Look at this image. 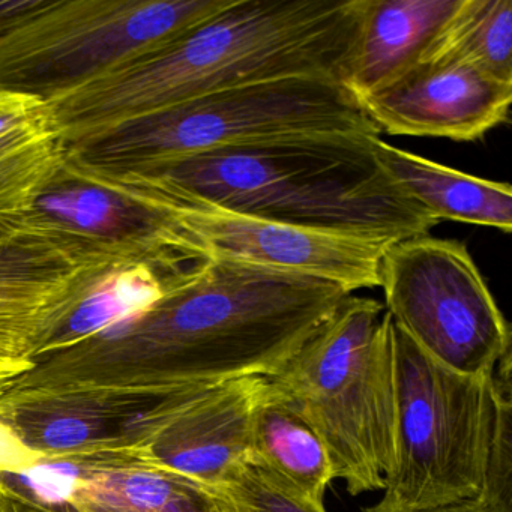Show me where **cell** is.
Wrapping results in <instances>:
<instances>
[{"instance_id":"2","label":"cell","mask_w":512,"mask_h":512,"mask_svg":"<svg viewBox=\"0 0 512 512\" xmlns=\"http://www.w3.org/2000/svg\"><path fill=\"white\" fill-rule=\"evenodd\" d=\"M361 0H232L199 28L47 103L65 145L212 92L289 77L343 83Z\"/></svg>"},{"instance_id":"1","label":"cell","mask_w":512,"mask_h":512,"mask_svg":"<svg viewBox=\"0 0 512 512\" xmlns=\"http://www.w3.org/2000/svg\"><path fill=\"white\" fill-rule=\"evenodd\" d=\"M352 293L229 260L176 274L154 304L46 353L53 395H161L278 373Z\"/></svg>"},{"instance_id":"18","label":"cell","mask_w":512,"mask_h":512,"mask_svg":"<svg viewBox=\"0 0 512 512\" xmlns=\"http://www.w3.org/2000/svg\"><path fill=\"white\" fill-rule=\"evenodd\" d=\"M64 157V142L50 116L0 136V251L14 244Z\"/></svg>"},{"instance_id":"22","label":"cell","mask_w":512,"mask_h":512,"mask_svg":"<svg viewBox=\"0 0 512 512\" xmlns=\"http://www.w3.org/2000/svg\"><path fill=\"white\" fill-rule=\"evenodd\" d=\"M229 512H326L323 503L301 496L259 464H245L218 488Z\"/></svg>"},{"instance_id":"14","label":"cell","mask_w":512,"mask_h":512,"mask_svg":"<svg viewBox=\"0 0 512 512\" xmlns=\"http://www.w3.org/2000/svg\"><path fill=\"white\" fill-rule=\"evenodd\" d=\"M460 0H361L358 38L343 85L356 100L418 67Z\"/></svg>"},{"instance_id":"19","label":"cell","mask_w":512,"mask_h":512,"mask_svg":"<svg viewBox=\"0 0 512 512\" xmlns=\"http://www.w3.org/2000/svg\"><path fill=\"white\" fill-rule=\"evenodd\" d=\"M184 269H163L149 263H127L107 269L73 313L47 338L38 356L71 346L106 328L119 317L154 304L167 283Z\"/></svg>"},{"instance_id":"7","label":"cell","mask_w":512,"mask_h":512,"mask_svg":"<svg viewBox=\"0 0 512 512\" xmlns=\"http://www.w3.org/2000/svg\"><path fill=\"white\" fill-rule=\"evenodd\" d=\"M232 0H43L0 40V88L58 100L181 40Z\"/></svg>"},{"instance_id":"5","label":"cell","mask_w":512,"mask_h":512,"mask_svg":"<svg viewBox=\"0 0 512 512\" xmlns=\"http://www.w3.org/2000/svg\"><path fill=\"white\" fill-rule=\"evenodd\" d=\"M385 305L347 296L278 373L266 377L316 430L350 496L385 487L394 454V346Z\"/></svg>"},{"instance_id":"25","label":"cell","mask_w":512,"mask_h":512,"mask_svg":"<svg viewBox=\"0 0 512 512\" xmlns=\"http://www.w3.org/2000/svg\"><path fill=\"white\" fill-rule=\"evenodd\" d=\"M43 0H0V40L7 37L26 17L34 14Z\"/></svg>"},{"instance_id":"6","label":"cell","mask_w":512,"mask_h":512,"mask_svg":"<svg viewBox=\"0 0 512 512\" xmlns=\"http://www.w3.org/2000/svg\"><path fill=\"white\" fill-rule=\"evenodd\" d=\"M392 346L394 454L382 500L364 512H409L476 499L496 416L494 373L448 370L395 325Z\"/></svg>"},{"instance_id":"15","label":"cell","mask_w":512,"mask_h":512,"mask_svg":"<svg viewBox=\"0 0 512 512\" xmlns=\"http://www.w3.org/2000/svg\"><path fill=\"white\" fill-rule=\"evenodd\" d=\"M76 469L64 512H229L217 488L118 454L67 463Z\"/></svg>"},{"instance_id":"17","label":"cell","mask_w":512,"mask_h":512,"mask_svg":"<svg viewBox=\"0 0 512 512\" xmlns=\"http://www.w3.org/2000/svg\"><path fill=\"white\" fill-rule=\"evenodd\" d=\"M251 461L316 503H323L326 488L334 481L325 443L269 382L254 413Z\"/></svg>"},{"instance_id":"4","label":"cell","mask_w":512,"mask_h":512,"mask_svg":"<svg viewBox=\"0 0 512 512\" xmlns=\"http://www.w3.org/2000/svg\"><path fill=\"white\" fill-rule=\"evenodd\" d=\"M311 134L380 136L331 77H289L212 92L65 145L88 169L155 175L217 149Z\"/></svg>"},{"instance_id":"16","label":"cell","mask_w":512,"mask_h":512,"mask_svg":"<svg viewBox=\"0 0 512 512\" xmlns=\"http://www.w3.org/2000/svg\"><path fill=\"white\" fill-rule=\"evenodd\" d=\"M370 145L392 181L437 223L458 221L511 232V185L458 172L395 148L380 136L371 137Z\"/></svg>"},{"instance_id":"23","label":"cell","mask_w":512,"mask_h":512,"mask_svg":"<svg viewBox=\"0 0 512 512\" xmlns=\"http://www.w3.org/2000/svg\"><path fill=\"white\" fill-rule=\"evenodd\" d=\"M49 116V107L44 101L0 88V136Z\"/></svg>"},{"instance_id":"12","label":"cell","mask_w":512,"mask_h":512,"mask_svg":"<svg viewBox=\"0 0 512 512\" xmlns=\"http://www.w3.org/2000/svg\"><path fill=\"white\" fill-rule=\"evenodd\" d=\"M266 385L262 376L220 383L151 439L118 455L218 490L251 461L254 413Z\"/></svg>"},{"instance_id":"29","label":"cell","mask_w":512,"mask_h":512,"mask_svg":"<svg viewBox=\"0 0 512 512\" xmlns=\"http://www.w3.org/2000/svg\"><path fill=\"white\" fill-rule=\"evenodd\" d=\"M5 494L4 482L0 481V508H2V496Z\"/></svg>"},{"instance_id":"10","label":"cell","mask_w":512,"mask_h":512,"mask_svg":"<svg viewBox=\"0 0 512 512\" xmlns=\"http://www.w3.org/2000/svg\"><path fill=\"white\" fill-rule=\"evenodd\" d=\"M136 175L175 218L193 262L229 260L329 281L349 293L379 287L380 259L388 242L230 214L179 196L158 176Z\"/></svg>"},{"instance_id":"20","label":"cell","mask_w":512,"mask_h":512,"mask_svg":"<svg viewBox=\"0 0 512 512\" xmlns=\"http://www.w3.org/2000/svg\"><path fill=\"white\" fill-rule=\"evenodd\" d=\"M469 65L512 83L511 0H460L422 64Z\"/></svg>"},{"instance_id":"9","label":"cell","mask_w":512,"mask_h":512,"mask_svg":"<svg viewBox=\"0 0 512 512\" xmlns=\"http://www.w3.org/2000/svg\"><path fill=\"white\" fill-rule=\"evenodd\" d=\"M16 242L38 245L76 266L196 265L175 218L134 173L88 169L67 149L55 178L23 220Z\"/></svg>"},{"instance_id":"28","label":"cell","mask_w":512,"mask_h":512,"mask_svg":"<svg viewBox=\"0 0 512 512\" xmlns=\"http://www.w3.org/2000/svg\"><path fill=\"white\" fill-rule=\"evenodd\" d=\"M20 374H23L22 371L0 362V395L7 391L8 386H10L13 380L19 377Z\"/></svg>"},{"instance_id":"21","label":"cell","mask_w":512,"mask_h":512,"mask_svg":"<svg viewBox=\"0 0 512 512\" xmlns=\"http://www.w3.org/2000/svg\"><path fill=\"white\" fill-rule=\"evenodd\" d=\"M512 353L494 370L496 416L478 500L487 512H512Z\"/></svg>"},{"instance_id":"13","label":"cell","mask_w":512,"mask_h":512,"mask_svg":"<svg viewBox=\"0 0 512 512\" xmlns=\"http://www.w3.org/2000/svg\"><path fill=\"white\" fill-rule=\"evenodd\" d=\"M107 265L76 266L37 245L0 251V362L26 373Z\"/></svg>"},{"instance_id":"8","label":"cell","mask_w":512,"mask_h":512,"mask_svg":"<svg viewBox=\"0 0 512 512\" xmlns=\"http://www.w3.org/2000/svg\"><path fill=\"white\" fill-rule=\"evenodd\" d=\"M379 287L392 323L448 370L493 374L512 353L511 326L463 242L428 233L391 242Z\"/></svg>"},{"instance_id":"11","label":"cell","mask_w":512,"mask_h":512,"mask_svg":"<svg viewBox=\"0 0 512 512\" xmlns=\"http://www.w3.org/2000/svg\"><path fill=\"white\" fill-rule=\"evenodd\" d=\"M512 83L469 65L427 62L359 100L379 133L478 142L505 124Z\"/></svg>"},{"instance_id":"24","label":"cell","mask_w":512,"mask_h":512,"mask_svg":"<svg viewBox=\"0 0 512 512\" xmlns=\"http://www.w3.org/2000/svg\"><path fill=\"white\" fill-rule=\"evenodd\" d=\"M46 461L32 451L5 422L0 421V473L2 475L28 476Z\"/></svg>"},{"instance_id":"27","label":"cell","mask_w":512,"mask_h":512,"mask_svg":"<svg viewBox=\"0 0 512 512\" xmlns=\"http://www.w3.org/2000/svg\"><path fill=\"white\" fill-rule=\"evenodd\" d=\"M409 512H487V509L476 499H466L434 506V508L415 509V511Z\"/></svg>"},{"instance_id":"26","label":"cell","mask_w":512,"mask_h":512,"mask_svg":"<svg viewBox=\"0 0 512 512\" xmlns=\"http://www.w3.org/2000/svg\"><path fill=\"white\" fill-rule=\"evenodd\" d=\"M5 484V482H4ZM0 512H64L52 503L40 502L34 497L14 490L5 484V494L2 496V508Z\"/></svg>"},{"instance_id":"3","label":"cell","mask_w":512,"mask_h":512,"mask_svg":"<svg viewBox=\"0 0 512 512\" xmlns=\"http://www.w3.org/2000/svg\"><path fill=\"white\" fill-rule=\"evenodd\" d=\"M367 134L278 137L217 149L155 173L185 199L316 232L391 242L437 221L383 170Z\"/></svg>"}]
</instances>
